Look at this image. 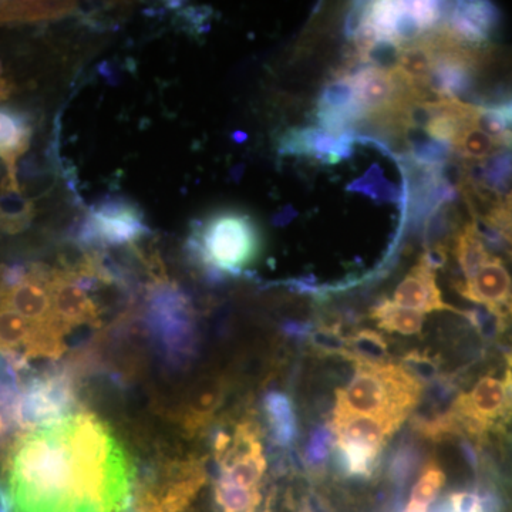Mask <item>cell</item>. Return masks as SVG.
I'll use <instances>...</instances> for the list:
<instances>
[{
    "label": "cell",
    "instance_id": "3957f363",
    "mask_svg": "<svg viewBox=\"0 0 512 512\" xmlns=\"http://www.w3.org/2000/svg\"><path fill=\"white\" fill-rule=\"evenodd\" d=\"M258 225L241 211H220L197 224L191 235L192 256L218 274L239 275L261 254Z\"/></svg>",
    "mask_w": 512,
    "mask_h": 512
},
{
    "label": "cell",
    "instance_id": "7402d4cb",
    "mask_svg": "<svg viewBox=\"0 0 512 512\" xmlns=\"http://www.w3.org/2000/svg\"><path fill=\"white\" fill-rule=\"evenodd\" d=\"M215 500L224 511H241L251 505L261 504L262 497L259 488L244 490V488L218 480L215 485Z\"/></svg>",
    "mask_w": 512,
    "mask_h": 512
},
{
    "label": "cell",
    "instance_id": "4fadbf2b",
    "mask_svg": "<svg viewBox=\"0 0 512 512\" xmlns=\"http://www.w3.org/2000/svg\"><path fill=\"white\" fill-rule=\"evenodd\" d=\"M348 79L355 89L360 109L370 117L380 116L389 110L404 92L392 72L377 67H362L352 76H348Z\"/></svg>",
    "mask_w": 512,
    "mask_h": 512
},
{
    "label": "cell",
    "instance_id": "484cf974",
    "mask_svg": "<svg viewBox=\"0 0 512 512\" xmlns=\"http://www.w3.org/2000/svg\"><path fill=\"white\" fill-rule=\"evenodd\" d=\"M10 423H15V420H13L12 416H10V414L0 406V437L6 433Z\"/></svg>",
    "mask_w": 512,
    "mask_h": 512
},
{
    "label": "cell",
    "instance_id": "83f0119b",
    "mask_svg": "<svg viewBox=\"0 0 512 512\" xmlns=\"http://www.w3.org/2000/svg\"><path fill=\"white\" fill-rule=\"evenodd\" d=\"M427 511H429V508H424V507H421V505L409 503V505H407L406 511H404V512H427Z\"/></svg>",
    "mask_w": 512,
    "mask_h": 512
},
{
    "label": "cell",
    "instance_id": "cb8c5ba5",
    "mask_svg": "<svg viewBox=\"0 0 512 512\" xmlns=\"http://www.w3.org/2000/svg\"><path fill=\"white\" fill-rule=\"evenodd\" d=\"M352 346L356 350L353 359L373 360V362H379L376 357L383 355L387 348L382 336L372 330H362L357 333L352 340Z\"/></svg>",
    "mask_w": 512,
    "mask_h": 512
},
{
    "label": "cell",
    "instance_id": "9a60e30c",
    "mask_svg": "<svg viewBox=\"0 0 512 512\" xmlns=\"http://www.w3.org/2000/svg\"><path fill=\"white\" fill-rule=\"evenodd\" d=\"M32 138V124L29 117L15 109H0V160L9 171L10 190H16V164L25 154Z\"/></svg>",
    "mask_w": 512,
    "mask_h": 512
},
{
    "label": "cell",
    "instance_id": "2e32d148",
    "mask_svg": "<svg viewBox=\"0 0 512 512\" xmlns=\"http://www.w3.org/2000/svg\"><path fill=\"white\" fill-rule=\"evenodd\" d=\"M454 255L464 278H471L491 258L477 222H468L454 237Z\"/></svg>",
    "mask_w": 512,
    "mask_h": 512
},
{
    "label": "cell",
    "instance_id": "7a4b0ae2",
    "mask_svg": "<svg viewBox=\"0 0 512 512\" xmlns=\"http://www.w3.org/2000/svg\"><path fill=\"white\" fill-rule=\"evenodd\" d=\"M355 377L338 393L335 412L403 423L421 394V383L403 367L355 359Z\"/></svg>",
    "mask_w": 512,
    "mask_h": 512
},
{
    "label": "cell",
    "instance_id": "9c48e42d",
    "mask_svg": "<svg viewBox=\"0 0 512 512\" xmlns=\"http://www.w3.org/2000/svg\"><path fill=\"white\" fill-rule=\"evenodd\" d=\"M456 291L467 301L485 306L498 325L512 319V278L497 256H491L471 278L457 282Z\"/></svg>",
    "mask_w": 512,
    "mask_h": 512
},
{
    "label": "cell",
    "instance_id": "d4e9b609",
    "mask_svg": "<svg viewBox=\"0 0 512 512\" xmlns=\"http://www.w3.org/2000/svg\"><path fill=\"white\" fill-rule=\"evenodd\" d=\"M330 443L329 431L319 430L316 431L315 436L312 437L311 443L308 446V458L312 463H318L323 458L328 456Z\"/></svg>",
    "mask_w": 512,
    "mask_h": 512
},
{
    "label": "cell",
    "instance_id": "8992f818",
    "mask_svg": "<svg viewBox=\"0 0 512 512\" xmlns=\"http://www.w3.org/2000/svg\"><path fill=\"white\" fill-rule=\"evenodd\" d=\"M76 390L66 370H50L30 377L20 386L18 424L26 429L49 426L70 416Z\"/></svg>",
    "mask_w": 512,
    "mask_h": 512
},
{
    "label": "cell",
    "instance_id": "4316f807",
    "mask_svg": "<svg viewBox=\"0 0 512 512\" xmlns=\"http://www.w3.org/2000/svg\"><path fill=\"white\" fill-rule=\"evenodd\" d=\"M10 86L8 80L3 77V66L0 62V101L5 100L9 96Z\"/></svg>",
    "mask_w": 512,
    "mask_h": 512
},
{
    "label": "cell",
    "instance_id": "7c38bea8",
    "mask_svg": "<svg viewBox=\"0 0 512 512\" xmlns=\"http://www.w3.org/2000/svg\"><path fill=\"white\" fill-rule=\"evenodd\" d=\"M353 136H335L323 128L306 127L288 131L279 141L284 156H306L319 163L335 165L352 156Z\"/></svg>",
    "mask_w": 512,
    "mask_h": 512
},
{
    "label": "cell",
    "instance_id": "603a6c76",
    "mask_svg": "<svg viewBox=\"0 0 512 512\" xmlns=\"http://www.w3.org/2000/svg\"><path fill=\"white\" fill-rule=\"evenodd\" d=\"M485 227L512 245V191L483 218Z\"/></svg>",
    "mask_w": 512,
    "mask_h": 512
},
{
    "label": "cell",
    "instance_id": "ffe728a7",
    "mask_svg": "<svg viewBox=\"0 0 512 512\" xmlns=\"http://www.w3.org/2000/svg\"><path fill=\"white\" fill-rule=\"evenodd\" d=\"M222 397H224V389L221 384L205 387L197 396H192L190 404L181 414V423H183L184 429L190 433L202 429L220 406Z\"/></svg>",
    "mask_w": 512,
    "mask_h": 512
},
{
    "label": "cell",
    "instance_id": "277c9868",
    "mask_svg": "<svg viewBox=\"0 0 512 512\" xmlns=\"http://www.w3.org/2000/svg\"><path fill=\"white\" fill-rule=\"evenodd\" d=\"M146 325L158 355L171 369H184L197 352V329L188 299L173 285H158L148 296Z\"/></svg>",
    "mask_w": 512,
    "mask_h": 512
},
{
    "label": "cell",
    "instance_id": "6da1fadb",
    "mask_svg": "<svg viewBox=\"0 0 512 512\" xmlns=\"http://www.w3.org/2000/svg\"><path fill=\"white\" fill-rule=\"evenodd\" d=\"M6 481L8 512H127L136 477L109 424L83 412L23 433Z\"/></svg>",
    "mask_w": 512,
    "mask_h": 512
},
{
    "label": "cell",
    "instance_id": "ba28073f",
    "mask_svg": "<svg viewBox=\"0 0 512 512\" xmlns=\"http://www.w3.org/2000/svg\"><path fill=\"white\" fill-rule=\"evenodd\" d=\"M143 214L131 202L113 200L103 202L90 214L83 229L82 238L90 244L121 245L133 244L147 234Z\"/></svg>",
    "mask_w": 512,
    "mask_h": 512
},
{
    "label": "cell",
    "instance_id": "8fae6325",
    "mask_svg": "<svg viewBox=\"0 0 512 512\" xmlns=\"http://www.w3.org/2000/svg\"><path fill=\"white\" fill-rule=\"evenodd\" d=\"M500 20L491 3L458 2L448 8L437 30L454 42L466 46H483Z\"/></svg>",
    "mask_w": 512,
    "mask_h": 512
},
{
    "label": "cell",
    "instance_id": "5b68a950",
    "mask_svg": "<svg viewBox=\"0 0 512 512\" xmlns=\"http://www.w3.org/2000/svg\"><path fill=\"white\" fill-rule=\"evenodd\" d=\"M450 414L458 433L466 431L476 440L504 430L512 420V370H507L504 379L481 377L470 393L457 397Z\"/></svg>",
    "mask_w": 512,
    "mask_h": 512
},
{
    "label": "cell",
    "instance_id": "d6986e66",
    "mask_svg": "<svg viewBox=\"0 0 512 512\" xmlns=\"http://www.w3.org/2000/svg\"><path fill=\"white\" fill-rule=\"evenodd\" d=\"M451 148L466 160L485 161L500 153V148L503 147L493 137L471 123L457 134L451 143Z\"/></svg>",
    "mask_w": 512,
    "mask_h": 512
},
{
    "label": "cell",
    "instance_id": "5bb4252c",
    "mask_svg": "<svg viewBox=\"0 0 512 512\" xmlns=\"http://www.w3.org/2000/svg\"><path fill=\"white\" fill-rule=\"evenodd\" d=\"M394 303L420 313L453 311L456 309L444 303L437 286L436 272L423 259L400 282L394 292Z\"/></svg>",
    "mask_w": 512,
    "mask_h": 512
},
{
    "label": "cell",
    "instance_id": "30bf717a",
    "mask_svg": "<svg viewBox=\"0 0 512 512\" xmlns=\"http://www.w3.org/2000/svg\"><path fill=\"white\" fill-rule=\"evenodd\" d=\"M53 308L67 332L82 325H99L100 312L86 291V281L73 272H50Z\"/></svg>",
    "mask_w": 512,
    "mask_h": 512
},
{
    "label": "cell",
    "instance_id": "ac0fdd59",
    "mask_svg": "<svg viewBox=\"0 0 512 512\" xmlns=\"http://www.w3.org/2000/svg\"><path fill=\"white\" fill-rule=\"evenodd\" d=\"M370 318L375 320L379 328L404 336L419 335L424 322L423 313L403 308L393 301L376 305L370 312Z\"/></svg>",
    "mask_w": 512,
    "mask_h": 512
},
{
    "label": "cell",
    "instance_id": "f1b7e54d",
    "mask_svg": "<svg viewBox=\"0 0 512 512\" xmlns=\"http://www.w3.org/2000/svg\"><path fill=\"white\" fill-rule=\"evenodd\" d=\"M259 505H251V507L245 508V510L241 511H224V512H256V508H258Z\"/></svg>",
    "mask_w": 512,
    "mask_h": 512
},
{
    "label": "cell",
    "instance_id": "52a82bcc",
    "mask_svg": "<svg viewBox=\"0 0 512 512\" xmlns=\"http://www.w3.org/2000/svg\"><path fill=\"white\" fill-rule=\"evenodd\" d=\"M205 484V471L194 458L170 463L136 491V512H183Z\"/></svg>",
    "mask_w": 512,
    "mask_h": 512
},
{
    "label": "cell",
    "instance_id": "f546056e",
    "mask_svg": "<svg viewBox=\"0 0 512 512\" xmlns=\"http://www.w3.org/2000/svg\"><path fill=\"white\" fill-rule=\"evenodd\" d=\"M266 512H268V511H266Z\"/></svg>",
    "mask_w": 512,
    "mask_h": 512
},
{
    "label": "cell",
    "instance_id": "e0dca14e",
    "mask_svg": "<svg viewBox=\"0 0 512 512\" xmlns=\"http://www.w3.org/2000/svg\"><path fill=\"white\" fill-rule=\"evenodd\" d=\"M264 410L272 439L281 447L291 446L298 434L295 409L284 393L271 392L264 399Z\"/></svg>",
    "mask_w": 512,
    "mask_h": 512
},
{
    "label": "cell",
    "instance_id": "44dd1931",
    "mask_svg": "<svg viewBox=\"0 0 512 512\" xmlns=\"http://www.w3.org/2000/svg\"><path fill=\"white\" fill-rule=\"evenodd\" d=\"M444 480H446V476H444V471L441 470L439 464L436 461L427 463L423 468L419 481L413 487L410 503L429 508V505L439 495Z\"/></svg>",
    "mask_w": 512,
    "mask_h": 512
}]
</instances>
